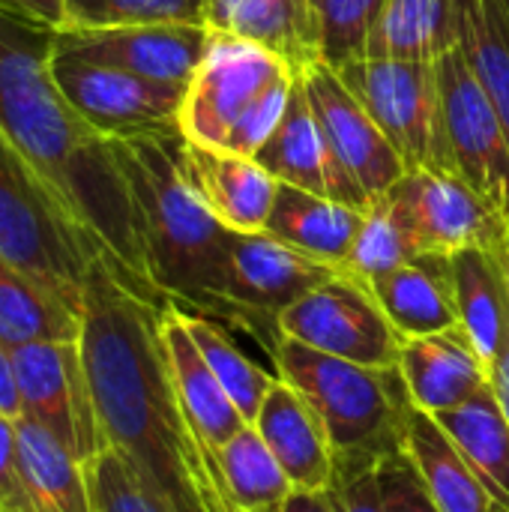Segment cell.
Wrapping results in <instances>:
<instances>
[{"label": "cell", "mask_w": 509, "mask_h": 512, "mask_svg": "<svg viewBox=\"0 0 509 512\" xmlns=\"http://www.w3.org/2000/svg\"><path fill=\"white\" fill-rule=\"evenodd\" d=\"M207 0H63V30L129 24H204Z\"/></svg>", "instance_id": "34"}, {"label": "cell", "mask_w": 509, "mask_h": 512, "mask_svg": "<svg viewBox=\"0 0 509 512\" xmlns=\"http://www.w3.org/2000/svg\"><path fill=\"white\" fill-rule=\"evenodd\" d=\"M18 468L39 512H96L87 465L27 417L15 420Z\"/></svg>", "instance_id": "27"}, {"label": "cell", "mask_w": 509, "mask_h": 512, "mask_svg": "<svg viewBox=\"0 0 509 512\" xmlns=\"http://www.w3.org/2000/svg\"><path fill=\"white\" fill-rule=\"evenodd\" d=\"M270 357L276 375L294 384L321 414L336 468L381 465L390 453L405 450L411 399L399 366H360L294 339H279Z\"/></svg>", "instance_id": "4"}, {"label": "cell", "mask_w": 509, "mask_h": 512, "mask_svg": "<svg viewBox=\"0 0 509 512\" xmlns=\"http://www.w3.org/2000/svg\"><path fill=\"white\" fill-rule=\"evenodd\" d=\"M303 87L330 144L369 198L384 195L393 183L402 180V174L408 171L402 156L378 129L372 114L360 105V99L345 87L333 66H312L303 75Z\"/></svg>", "instance_id": "16"}, {"label": "cell", "mask_w": 509, "mask_h": 512, "mask_svg": "<svg viewBox=\"0 0 509 512\" xmlns=\"http://www.w3.org/2000/svg\"><path fill=\"white\" fill-rule=\"evenodd\" d=\"M330 495H333V504L339 512H384L381 486H378V465L336 468Z\"/></svg>", "instance_id": "39"}, {"label": "cell", "mask_w": 509, "mask_h": 512, "mask_svg": "<svg viewBox=\"0 0 509 512\" xmlns=\"http://www.w3.org/2000/svg\"><path fill=\"white\" fill-rule=\"evenodd\" d=\"M489 387H492V393L498 399V408L504 411L509 423V342L489 366Z\"/></svg>", "instance_id": "43"}, {"label": "cell", "mask_w": 509, "mask_h": 512, "mask_svg": "<svg viewBox=\"0 0 509 512\" xmlns=\"http://www.w3.org/2000/svg\"><path fill=\"white\" fill-rule=\"evenodd\" d=\"M399 375L408 387L411 405L432 417L465 405L489 387V366L462 327L423 339H405Z\"/></svg>", "instance_id": "19"}, {"label": "cell", "mask_w": 509, "mask_h": 512, "mask_svg": "<svg viewBox=\"0 0 509 512\" xmlns=\"http://www.w3.org/2000/svg\"><path fill=\"white\" fill-rule=\"evenodd\" d=\"M0 12L45 30H63V0H0Z\"/></svg>", "instance_id": "40"}, {"label": "cell", "mask_w": 509, "mask_h": 512, "mask_svg": "<svg viewBox=\"0 0 509 512\" xmlns=\"http://www.w3.org/2000/svg\"><path fill=\"white\" fill-rule=\"evenodd\" d=\"M279 333L312 351L375 369H396L405 342L372 288L342 270L285 309Z\"/></svg>", "instance_id": "9"}, {"label": "cell", "mask_w": 509, "mask_h": 512, "mask_svg": "<svg viewBox=\"0 0 509 512\" xmlns=\"http://www.w3.org/2000/svg\"><path fill=\"white\" fill-rule=\"evenodd\" d=\"M435 63L453 171L504 216L509 228V138L501 114L462 45L450 48Z\"/></svg>", "instance_id": "10"}, {"label": "cell", "mask_w": 509, "mask_h": 512, "mask_svg": "<svg viewBox=\"0 0 509 512\" xmlns=\"http://www.w3.org/2000/svg\"><path fill=\"white\" fill-rule=\"evenodd\" d=\"M54 39L87 60L186 90L207 54L210 30L204 24H129L108 30H57Z\"/></svg>", "instance_id": "14"}, {"label": "cell", "mask_w": 509, "mask_h": 512, "mask_svg": "<svg viewBox=\"0 0 509 512\" xmlns=\"http://www.w3.org/2000/svg\"><path fill=\"white\" fill-rule=\"evenodd\" d=\"M51 48L54 30L0 12V126L57 186L111 264L138 291L156 297L144 276L135 207L114 144L60 93Z\"/></svg>", "instance_id": "2"}, {"label": "cell", "mask_w": 509, "mask_h": 512, "mask_svg": "<svg viewBox=\"0 0 509 512\" xmlns=\"http://www.w3.org/2000/svg\"><path fill=\"white\" fill-rule=\"evenodd\" d=\"M387 192L411 219L423 255L507 246L509 228L504 216L453 171H405Z\"/></svg>", "instance_id": "13"}, {"label": "cell", "mask_w": 509, "mask_h": 512, "mask_svg": "<svg viewBox=\"0 0 509 512\" xmlns=\"http://www.w3.org/2000/svg\"><path fill=\"white\" fill-rule=\"evenodd\" d=\"M51 75L75 108L105 138H132L180 126V105L186 90L162 87L108 63L87 60L54 39Z\"/></svg>", "instance_id": "11"}, {"label": "cell", "mask_w": 509, "mask_h": 512, "mask_svg": "<svg viewBox=\"0 0 509 512\" xmlns=\"http://www.w3.org/2000/svg\"><path fill=\"white\" fill-rule=\"evenodd\" d=\"M81 312L60 303L30 276L0 258V339L9 351L33 342L78 339Z\"/></svg>", "instance_id": "29"}, {"label": "cell", "mask_w": 509, "mask_h": 512, "mask_svg": "<svg viewBox=\"0 0 509 512\" xmlns=\"http://www.w3.org/2000/svg\"><path fill=\"white\" fill-rule=\"evenodd\" d=\"M378 486H381L384 512H441L438 504L432 501V495L426 492V486L405 450L381 459Z\"/></svg>", "instance_id": "37"}, {"label": "cell", "mask_w": 509, "mask_h": 512, "mask_svg": "<svg viewBox=\"0 0 509 512\" xmlns=\"http://www.w3.org/2000/svg\"><path fill=\"white\" fill-rule=\"evenodd\" d=\"M336 75L372 114L408 171H453L435 60L357 57Z\"/></svg>", "instance_id": "7"}, {"label": "cell", "mask_w": 509, "mask_h": 512, "mask_svg": "<svg viewBox=\"0 0 509 512\" xmlns=\"http://www.w3.org/2000/svg\"><path fill=\"white\" fill-rule=\"evenodd\" d=\"M237 512H240V510H237Z\"/></svg>", "instance_id": "45"}, {"label": "cell", "mask_w": 509, "mask_h": 512, "mask_svg": "<svg viewBox=\"0 0 509 512\" xmlns=\"http://www.w3.org/2000/svg\"><path fill=\"white\" fill-rule=\"evenodd\" d=\"M204 27L267 48L297 75L324 63L312 0H207Z\"/></svg>", "instance_id": "18"}, {"label": "cell", "mask_w": 509, "mask_h": 512, "mask_svg": "<svg viewBox=\"0 0 509 512\" xmlns=\"http://www.w3.org/2000/svg\"><path fill=\"white\" fill-rule=\"evenodd\" d=\"M231 504L240 512H276L294 492L288 474L255 426H243L216 450Z\"/></svg>", "instance_id": "30"}, {"label": "cell", "mask_w": 509, "mask_h": 512, "mask_svg": "<svg viewBox=\"0 0 509 512\" xmlns=\"http://www.w3.org/2000/svg\"><path fill=\"white\" fill-rule=\"evenodd\" d=\"M0 512H39L18 468L15 420L0 417Z\"/></svg>", "instance_id": "38"}, {"label": "cell", "mask_w": 509, "mask_h": 512, "mask_svg": "<svg viewBox=\"0 0 509 512\" xmlns=\"http://www.w3.org/2000/svg\"><path fill=\"white\" fill-rule=\"evenodd\" d=\"M459 45L509 138V0H459Z\"/></svg>", "instance_id": "31"}, {"label": "cell", "mask_w": 509, "mask_h": 512, "mask_svg": "<svg viewBox=\"0 0 509 512\" xmlns=\"http://www.w3.org/2000/svg\"><path fill=\"white\" fill-rule=\"evenodd\" d=\"M87 477L96 512H168L111 447L87 465Z\"/></svg>", "instance_id": "36"}, {"label": "cell", "mask_w": 509, "mask_h": 512, "mask_svg": "<svg viewBox=\"0 0 509 512\" xmlns=\"http://www.w3.org/2000/svg\"><path fill=\"white\" fill-rule=\"evenodd\" d=\"M294 489L327 492L336 480V450L315 405L285 378H276L252 423Z\"/></svg>", "instance_id": "17"}, {"label": "cell", "mask_w": 509, "mask_h": 512, "mask_svg": "<svg viewBox=\"0 0 509 512\" xmlns=\"http://www.w3.org/2000/svg\"><path fill=\"white\" fill-rule=\"evenodd\" d=\"M381 3L384 0H312L321 30V57L327 66L339 69L357 57H366Z\"/></svg>", "instance_id": "35"}, {"label": "cell", "mask_w": 509, "mask_h": 512, "mask_svg": "<svg viewBox=\"0 0 509 512\" xmlns=\"http://www.w3.org/2000/svg\"><path fill=\"white\" fill-rule=\"evenodd\" d=\"M459 45V0H384L366 57L438 60Z\"/></svg>", "instance_id": "26"}, {"label": "cell", "mask_w": 509, "mask_h": 512, "mask_svg": "<svg viewBox=\"0 0 509 512\" xmlns=\"http://www.w3.org/2000/svg\"><path fill=\"white\" fill-rule=\"evenodd\" d=\"M363 219H366V210L360 207L279 183L264 234L276 237L279 243L321 264L342 270V264L348 261L354 249Z\"/></svg>", "instance_id": "23"}, {"label": "cell", "mask_w": 509, "mask_h": 512, "mask_svg": "<svg viewBox=\"0 0 509 512\" xmlns=\"http://www.w3.org/2000/svg\"><path fill=\"white\" fill-rule=\"evenodd\" d=\"M504 264H507V276H509V240H507V246H504Z\"/></svg>", "instance_id": "44"}, {"label": "cell", "mask_w": 509, "mask_h": 512, "mask_svg": "<svg viewBox=\"0 0 509 512\" xmlns=\"http://www.w3.org/2000/svg\"><path fill=\"white\" fill-rule=\"evenodd\" d=\"M405 453L441 512H507L438 420L414 405L405 429Z\"/></svg>", "instance_id": "25"}, {"label": "cell", "mask_w": 509, "mask_h": 512, "mask_svg": "<svg viewBox=\"0 0 509 512\" xmlns=\"http://www.w3.org/2000/svg\"><path fill=\"white\" fill-rule=\"evenodd\" d=\"M192 180L210 213L234 234H258L267 228L279 180L243 153L207 150L186 141Z\"/></svg>", "instance_id": "20"}, {"label": "cell", "mask_w": 509, "mask_h": 512, "mask_svg": "<svg viewBox=\"0 0 509 512\" xmlns=\"http://www.w3.org/2000/svg\"><path fill=\"white\" fill-rule=\"evenodd\" d=\"M459 327L486 366L509 342V276L504 249H462L447 255Z\"/></svg>", "instance_id": "22"}, {"label": "cell", "mask_w": 509, "mask_h": 512, "mask_svg": "<svg viewBox=\"0 0 509 512\" xmlns=\"http://www.w3.org/2000/svg\"><path fill=\"white\" fill-rule=\"evenodd\" d=\"M417 255L423 252L411 228V219L396 204V198L384 192L372 198V204L366 207V219L360 225V234L354 240L348 261L342 264V273L369 285L372 279L408 264Z\"/></svg>", "instance_id": "32"}, {"label": "cell", "mask_w": 509, "mask_h": 512, "mask_svg": "<svg viewBox=\"0 0 509 512\" xmlns=\"http://www.w3.org/2000/svg\"><path fill=\"white\" fill-rule=\"evenodd\" d=\"M297 72L261 45L210 33L183 105L180 132L189 144L255 156L276 129Z\"/></svg>", "instance_id": "5"}, {"label": "cell", "mask_w": 509, "mask_h": 512, "mask_svg": "<svg viewBox=\"0 0 509 512\" xmlns=\"http://www.w3.org/2000/svg\"><path fill=\"white\" fill-rule=\"evenodd\" d=\"M162 342H165V357L180 405L195 423V429L201 432V438L207 441V447L216 453L228 438H234L249 423L228 399L225 387L219 384L201 348L195 345L183 321V312L174 303L162 306Z\"/></svg>", "instance_id": "21"}, {"label": "cell", "mask_w": 509, "mask_h": 512, "mask_svg": "<svg viewBox=\"0 0 509 512\" xmlns=\"http://www.w3.org/2000/svg\"><path fill=\"white\" fill-rule=\"evenodd\" d=\"M111 144L132 195L147 285L162 303L234 330L228 303L234 231L204 204L180 126L111 138Z\"/></svg>", "instance_id": "3"}, {"label": "cell", "mask_w": 509, "mask_h": 512, "mask_svg": "<svg viewBox=\"0 0 509 512\" xmlns=\"http://www.w3.org/2000/svg\"><path fill=\"white\" fill-rule=\"evenodd\" d=\"M435 420L509 512V423L492 387L480 390L465 405L438 414Z\"/></svg>", "instance_id": "28"}, {"label": "cell", "mask_w": 509, "mask_h": 512, "mask_svg": "<svg viewBox=\"0 0 509 512\" xmlns=\"http://www.w3.org/2000/svg\"><path fill=\"white\" fill-rule=\"evenodd\" d=\"M369 288L402 339H423L459 327L447 255H417L372 279Z\"/></svg>", "instance_id": "24"}, {"label": "cell", "mask_w": 509, "mask_h": 512, "mask_svg": "<svg viewBox=\"0 0 509 512\" xmlns=\"http://www.w3.org/2000/svg\"><path fill=\"white\" fill-rule=\"evenodd\" d=\"M12 372L21 417L42 426L81 465L108 447L78 339L21 345L12 351Z\"/></svg>", "instance_id": "8"}, {"label": "cell", "mask_w": 509, "mask_h": 512, "mask_svg": "<svg viewBox=\"0 0 509 512\" xmlns=\"http://www.w3.org/2000/svg\"><path fill=\"white\" fill-rule=\"evenodd\" d=\"M0 417L18 420L21 417V399L15 387V372H12V351L0 339Z\"/></svg>", "instance_id": "41"}, {"label": "cell", "mask_w": 509, "mask_h": 512, "mask_svg": "<svg viewBox=\"0 0 509 512\" xmlns=\"http://www.w3.org/2000/svg\"><path fill=\"white\" fill-rule=\"evenodd\" d=\"M336 273V267L321 264L264 231L234 234L228 258V303L234 330L255 336L273 354L282 339V312Z\"/></svg>", "instance_id": "12"}, {"label": "cell", "mask_w": 509, "mask_h": 512, "mask_svg": "<svg viewBox=\"0 0 509 512\" xmlns=\"http://www.w3.org/2000/svg\"><path fill=\"white\" fill-rule=\"evenodd\" d=\"M105 255L57 186L0 126V258L81 312L93 261Z\"/></svg>", "instance_id": "6"}, {"label": "cell", "mask_w": 509, "mask_h": 512, "mask_svg": "<svg viewBox=\"0 0 509 512\" xmlns=\"http://www.w3.org/2000/svg\"><path fill=\"white\" fill-rule=\"evenodd\" d=\"M162 306L138 291L108 255L93 261L78 342L105 444L168 512H237L216 453L174 390Z\"/></svg>", "instance_id": "1"}, {"label": "cell", "mask_w": 509, "mask_h": 512, "mask_svg": "<svg viewBox=\"0 0 509 512\" xmlns=\"http://www.w3.org/2000/svg\"><path fill=\"white\" fill-rule=\"evenodd\" d=\"M276 512H339L333 504L330 489L327 492H309V489H294L288 501Z\"/></svg>", "instance_id": "42"}, {"label": "cell", "mask_w": 509, "mask_h": 512, "mask_svg": "<svg viewBox=\"0 0 509 512\" xmlns=\"http://www.w3.org/2000/svg\"><path fill=\"white\" fill-rule=\"evenodd\" d=\"M180 309V306H177ZM183 312V309H180ZM183 321L195 339V345L201 348L204 360L210 363L213 375L219 378V384L225 387L228 399L234 402V408L240 411V417L252 426L258 411H261V402L264 396L270 393V387L276 384V372H267L261 369L258 363H252L237 345L234 339L228 336V330L210 318H201V315H189L183 312Z\"/></svg>", "instance_id": "33"}, {"label": "cell", "mask_w": 509, "mask_h": 512, "mask_svg": "<svg viewBox=\"0 0 509 512\" xmlns=\"http://www.w3.org/2000/svg\"><path fill=\"white\" fill-rule=\"evenodd\" d=\"M255 159L279 183H288V186H297V189H306V192H315V195H324V198H333L360 210L372 204L366 189L354 180V174L339 159L324 126L318 123L312 102L306 96V87H303V75L297 78L276 129L261 144Z\"/></svg>", "instance_id": "15"}]
</instances>
